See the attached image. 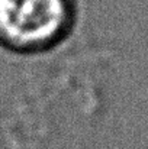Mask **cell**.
Listing matches in <instances>:
<instances>
[{"label": "cell", "mask_w": 148, "mask_h": 149, "mask_svg": "<svg viewBox=\"0 0 148 149\" xmlns=\"http://www.w3.org/2000/svg\"><path fill=\"white\" fill-rule=\"evenodd\" d=\"M77 0H0V48L18 55L55 49L73 33Z\"/></svg>", "instance_id": "6da1fadb"}]
</instances>
